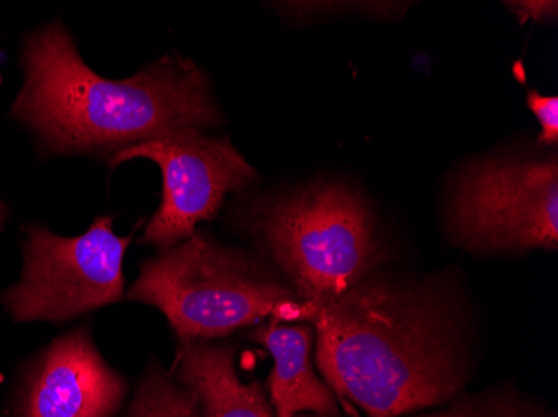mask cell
Returning <instances> with one entry per match:
<instances>
[{
  "label": "cell",
  "mask_w": 558,
  "mask_h": 417,
  "mask_svg": "<svg viewBox=\"0 0 558 417\" xmlns=\"http://www.w3.org/2000/svg\"><path fill=\"white\" fill-rule=\"evenodd\" d=\"M316 360L329 388L368 417L450 400L466 378L450 301L429 285L372 274L316 307Z\"/></svg>",
  "instance_id": "1"
},
{
  "label": "cell",
  "mask_w": 558,
  "mask_h": 417,
  "mask_svg": "<svg viewBox=\"0 0 558 417\" xmlns=\"http://www.w3.org/2000/svg\"><path fill=\"white\" fill-rule=\"evenodd\" d=\"M24 86L12 114L56 152L119 150L219 122L206 75L165 58L125 81L106 79L81 58L61 24L27 39Z\"/></svg>",
  "instance_id": "2"
},
{
  "label": "cell",
  "mask_w": 558,
  "mask_h": 417,
  "mask_svg": "<svg viewBox=\"0 0 558 417\" xmlns=\"http://www.w3.org/2000/svg\"><path fill=\"white\" fill-rule=\"evenodd\" d=\"M128 299L158 307L181 343L208 341L271 318L315 321L316 307L255 260L206 237L147 260Z\"/></svg>",
  "instance_id": "3"
},
{
  "label": "cell",
  "mask_w": 558,
  "mask_h": 417,
  "mask_svg": "<svg viewBox=\"0 0 558 417\" xmlns=\"http://www.w3.org/2000/svg\"><path fill=\"white\" fill-rule=\"evenodd\" d=\"M262 231L298 296L315 307L347 293L379 262L372 212L343 184L318 182L278 200Z\"/></svg>",
  "instance_id": "4"
},
{
  "label": "cell",
  "mask_w": 558,
  "mask_h": 417,
  "mask_svg": "<svg viewBox=\"0 0 558 417\" xmlns=\"http://www.w3.org/2000/svg\"><path fill=\"white\" fill-rule=\"evenodd\" d=\"M448 225L457 243L478 250L555 249L557 156L542 161L488 159L454 181Z\"/></svg>",
  "instance_id": "5"
},
{
  "label": "cell",
  "mask_w": 558,
  "mask_h": 417,
  "mask_svg": "<svg viewBox=\"0 0 558 417\" xmlns=\"http://www.w3.org/2000/svg\"><path fill=\"white\" fill-rule=\"evenodd\" d=\"M130 243L131 236L116 234L109 216L97 218L77 237L31 229L21 279L2 296L5 309L17 322L68 321L118 303Z\"/></svg>",
  "instance_id": "6"
},
{
  "label": "cell",
  "mask_w": 558,
  "mask_h": 417,
  "mask_svg": "<svg viewBox=\"0 0 558 417\" xmlns=\"http://www.w3.org/2000/svg\"><path fill=\"white\" fill-rule=\"evenodd\" d=\"M133 159H147L162 172V199L144 231V241L162 250L194 236L199 222L208 221L228 194L255 181L256 171L228 137H209L199 128H184L112 154L116 168Z\"/></svg>",
  "instance_id": "7"
},
{
  "label": "cell",
  "mask_w": 558,
  "mask_h": 417,
  "mask_svg": "<svg viewBox=\"0 0 558 417\" xmlns=\"http://www.w3.org/2000/svg\"><path fill=\"white\" fill-rule=\"evenodd\" d=\"M125 385L84 329L62 335L40 359L25 394L24 417H111Z\"/></svg>",
  "instance_id": "8"
},
{
  "label": "cell",
  "mask_w": 558,
  "mask_h": 417,
  "mask_svg": "<svg viewBox=\"0 0 558 417\" xmlns=\"http://www.w3.org/2000/svg\"><path fill=\"white\" fill-rule=\"evenodd\" d=\"M275 359L269 376V396L276 417H293L301 413L338 417V407L328 385L313 371L312 329L271 319L269 326L253 334Z\"/></svg>",
  "instance_id": "9"
},
{
  "label": "cell",
  "mask_w": 558,
  "mask_h": 417,
  "mask_svg": "<svg viewBox=\"0 0 558 417\" xmlns=\"http://www.w3.org/2000/svg\"><path fill=\"white\" fill-rule=\"evenodd\" d=\"M178 360L181 381L196 396L201 417H276L262 384L241 381L228 347L190 341L181 344Z\"/></svg>",
  "instance_id": "10"
},
{
  "label": "cell",
  "mask_w": 558,
  "mask_h": 417,
  "mask_svg": "<svg viewBox=\"0 0 558 417\" xmlns=\"http://www.w3.org/2000/svg\"><path fill=\"white\" fill-rule=\"evenodd\" d=\"M128 417H201V409L190 389L155 375L140 389Z\"/></svg>",
  "instance_id": "11"
},
{
  "label": "cell",
  "mask_w": 558,
  "mask_h": 417,
  "mask_svg": "<svg viewBox=\"0 0 558 417\" xmlns=\"http://www.w3.org/2000/svg\"><path fill=\"white\" fill-rule=\"evenodd\" d=\"M420 417H541L535 409L509 396L470 397L448 410Z\"/></svg>",
  "instance_id": "12"
},
{
  "label": "cell",
  "mask_w": 558,
  "mask_h": 417,
  "mask_svg": "<svg viewBox=\"0 0 558 417\" xmlns=\"http://www.w3.org/2000/svg\"><path fill=\"white\" fill-rule=\"evenodd\" d=\"M530 111L537 115L542 125L541 143L545 146H555L558 140V99L555 96H542L532 93L526 97Z\"/></svg>",
  "instance_id": "13"
},
{
  "label": "cell",
  "mask_w": 558,
  "mask_h": 417,
  "mask_svg": "<svg viewBox=\"0 0 558 417\" xmlns=\"http://www.w3.org/2000/svg\"><path fill=\"white\" fill-rule=\"evenodd\" d=\"M507 5L522 21H525V19H534V21H554V19H557V2H509Z\"/></svg>",
  "instance_id": "14"
},
{
  "label": "cell",
  "mask_w": 558,
  "mask_h": 417,
  "mask_svg": "<svg viewBox=\"0 0 558 417\" xmlns=\"http://www.w3.org/2000/svg\"><path fill=\"white\" fill-rule=\"evenodd\" d=\"M293 417H328V416H322V414H315V413H301L296 414V416Z\"/></svg>",
  "instance_id": "15"
},
{
  "label": "cell",
  "mask_w": 558,
  "mask_h": 417,
  "mask_svg": "<svg viewBox=\"0 0 558 417\" xmlns=\"http://www.w3.org/2000/svg\"><path fill=\"white\" fill-rule=\"evenodd\" d=\"M4 218H5L4 206H2V204H0V228H2V224H4Z\"/></svg>",
  "instance_id": "16"
},
{
  "label": "cell",
  "mask_w": 558,
  "mask_h": 417,
  "mask_svg": "<svg viewBox=\"0 0 558 417\" xmlns=\"http://www.w3.org/2000/svg\"><path fill=\"white\" fill-rule=\"evenodd\" d=\"M0 84H2V77H0Z\"/></svg>",
  "instance_id": "17"
}]
</instances>
